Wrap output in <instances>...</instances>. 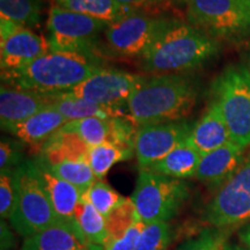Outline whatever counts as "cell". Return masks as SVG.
<instances>
[{
    "label": "cell",
    "instance_id": "cell-1",
    "mask_svg": "<svg viewBox=\"0 0 250 250\" xmlns=\"http://www.w3.org/2000/svg\"><path fill=\"white\" fill-rule=\"evenodd\" d=\"M219 51V41L192 24L168 19L160 35L140 59L143 70L148 73H186L203 66Z\"/></svg>",
    "mask_w": 250,
    "mask_h": 250
},
{
    "label": "cell",
    "instance_id": "cell-2",
    "mask_svg": "<svg viewBox=\"0 0 250 250\" xmlns=\"http://www.w3.org/2000/svg\"><path fill=\"white\" fill-rule=\"evenodd\" d=\"M105 62L96 55L56 51L37 58L19 70L1 72L2 83L43 95L66 93L104 68Z\"/></svg>",
    "mask_w": 250,
    "mask_h": 250
},
{
    "label": "cell",
    "instance_id": "cell-3",
    "mask_svg": "<svg viewBox=\"0 0 250 250\" xmlns=\"http://www.w3.org/2000/svg\"><path fill=\"white\" fill-rule=\"evenodd\" d=\"M197 96L195 81L187 74H153L132 94L127 114L137 127L184 121L195 107Z\"/></svg>",
    "mask_w": 250,
    "mask_h": 250
},
{
    "label": "cell",
    "instance_id": "cell-4",
    "mask_svg": "<svg viewBox=\"0 0 250 250\" xmlns=\"http://www.w3.org/2000/svg\"><path fill=\"white\" fill-rule=\"evenodd\" d=\"M17 201L9 223L24 237L45 229L61 219L54 210L34 160L23 161L14 169Z\"/></svg>",
    "mask_w": 250,
    "mask_h": 250
},
{
    "label": "cell",
    "instance_id": "cell-5",
    "mask_svg": "<svg viewBox=\"0 0 250 250\" xmlns=\"http://www.w3.org/2000/svg\"><path fill=\"white\" fill-rule=\"evenodd\" d=\"M214 100L229 131L230 139L243 148L250 146V71L232 65L215 80Z\"/></svg>",
    "mask_w": 250,
    "mask_h": 250
},
{
    "label": "cell",
    "instance_id": "cell-6",
    "mask_svg": "<svg viewBox=\"0 0 250 250\" xmlns=\"http://www.w3.org/2000/svg\"><path fill=\"white\" fill-rule=\"evenodd\" d=\"M189 193V187L183 180L171 179L148 169H139L131 199L144 223L151 224L174 218Z\"/></svg>",
    "mask_w": 250,
    "mask_h": 250
},
{
    "label": "cell",
    "instance_id": "cell-7",
    "mask_svg": "<svg viewBox=\"0 0 250 250\" xmlns=\"http://www.w3.org/2000/svg\"><path fill=\"white\" fill-rule=\"evenodd\" d=\"M187 19L217 41L237 42L250 35L246 0H187Z\"/></svg>",
    "mask_w": 250,
    "mask_h": 250
},
{
    "label": "cell",
    "instance_id": "cell-8",
    "mask_svg": "<svg viewBox=\"0 0 250 250\" xmlns=\"http://www.w3.org/2000/svg\"><path fill=\"white\" fill-rule=\"evenodd\" d=\"M108 26L104 21L52 5L46 20L48 41L51 50L56 51L79 52L101 57L100 36Z\"/></svg>",
    "mask_w": 250,
    "mask_h": 250
},
{
    "label": "cell",
    "instance_id": "cell-9",
    "mask_svg": "<svg viewBox=\"0 0 250 250\" xmlns=\"http://www.w3.org/2000/svg\"><path fill=\"white\" fill-rule=\"evenodd\" d=\"M205 221L214 228L246 225L250 221V155L240 169L218 189L205 210Z\"/></svg>",
    "mask_w": 250,
    "mask_h": 250
},
{
    "label": "cell",
    "instance_id": "cell-10",
    "mask_svg": "<svg viewBox=\"0 0 250 250\" xmlns=\"http://www.w3.org/2000/svg\"><path fill=\"white\" fill-rule=\"evenodd\" d=\"M168 19L154 18L142 11L110 23L104 30L108 48L123 57L142 58L160 35Z\"/></svg>",
    "mask_w": 250,
    "mask_h": 250
},
{
    "label": "cell",
    "instance_id": "cell-11",
    "mask_svg": "<svg viewBox=\"0 0 250 250\" xmlns=\"http://www.w3.org/2000/svg\"><path fill=\"white\" fill-rule=\"evenodd\" d=\"M146 78L147 76L104 67L66 93L104 107L126 108L132 94Z\"/></svg>",
    "mask_w": 250,
    "mask_h": 250
},
{
    "label": "cell",
    "instance_id": "cell-12",
    "mask_svg": "<svg viewBox=\"0 0 250 250\" xmlns=\"http://www.w3.org/2000/svg\"><path fill=\"white\" fill-rule=\"evenodd\" d=\"M51 51L46 37L30 28L0 19V67L1 72L19 70L27 66Z\"/></svg>",
    "mask_w": 250,
    "mask_h": 250
},
{
    "label": "cell",
    "instance_id": "cell-13",
    "mask_svg": "<svg viewBox=\"0 0 250 250\" xmlns=\"http://www.w3.org/2000/svg\"><path fill=\"white\" fill-rule=\"evenodd\" d=\"M193 123L188 121L167 122L139 126L134 138V155L139 169H145L169 154L189 138Z\"/></svg>",
    "mask_w": 250,
    "mask_h": 250
},
{
    "label": "cell",
    "instance_id": "cell-14",
    "mask_svg": "<svg viewBox=\"0 0 250 250\" xmlns=\"http://www.w3.org/2000/svg\"><path fill=\"white\" fill-rule=\"evenodd\" d=\"M134 125L130 117H88L67 122L62 129L78 134L89 147L111 143L133 148L138 130Z\"/></svg>",
    "mask_w": 250,
    "mask_h": 250
},
{
    "label": "cell",
    "instance_id": "cell-15",
    "mask_svg": "<svg viewBox=\"0 0 250 250\" xmlns=\"http://www.w3.org/2000/svg\"><path fill=\"white\" fill-rule=\"evenodd\" d=\"M51 105L49 95L30 92L1 83L0 87V124L8 132L28 118Z\"/></svg>",
    "mask_w": 250,
    "mask_h": 250
},
{
    "label": "cell",
    "instance_id": "cell-16",
    "mask_svg": "<svg viewBox=\"0 0 250 250\" xmlns=\"http://www.w3.org/2000/svg\"><path fill=\"white\" fill-rule=\"evenodd\" d=\"M245 152L246 148L230 140L226 145L202 156L195 177L208 186L220 188L243 165Z\"/></svg>",
    "mask_w": 250,
    "mask_h": 250
},
{
    "label": "cell",
    "instance_id": "cell-17",
    "mask_svg": "<svg viewBox=\"0 0 250 250\" xmlns=\"http://www.w3.org/2000/svg\"><path fill=\"white\" fill-rule=\"evenodd\" d=\"M20 250H89L76 221L59 220L41 232L24 237Z\"/></svg>",
    "mask_w": 250,
    "mask_h": 250
},
{
    "label": "cell",
    "instance_id": "cell-18",
    "mask_svg": "<svg viewBox=\"0 0 250 250\" xmlns=\"http://www.w3.org/2000/svg\"><path fill=\"white\" fill-rule=\"evenodd\" d=\"M188 139L202 156L232 140L220 107L215 100L208 104L202 117L193 123Z\"/></svg>",
    "mask_w": 250,
    "mask_h": 250
},
{
    "label": "cell",
    "instance_id": "cell-19",
    "mask_svg": "<svg viewBox=\"0 0 250 250\" xmlns=\"http://www.w3.org/2000/svg\"><path fill=\"white\" fill-rule=\"evenodd\" d=\"M67 122L61 112L52 105H49L22 123L12 127L8 132L17 137L21 143L35 148L39 153L46 140L51 138Z\"/></svg>",
    "mask_w": 250,
    "mask_h": 250
},
{
    "label": "cell",
    "instance_id": "cell-20",
    "mask_svg": "<svg viewBox=\"0 0 250 250\" xmlns=\"http://www.w3.org/2000/svg\"><path fill=\"white\" fill-rule=\"evenodd\" d=\"M35 161L39 167L41 180L58 218L61 220L76 221L74 218L83 193L78 188L52 173L40 158H36Z\"/></svg>",
    "mask_w": 250,
    "mask_h": 250
},
{
    "label": "cell",
    "instance_id": "cell-21",
    "mask_svg": "<svg viewBox=\"0 0 250 250\" xmlns=\"http://www.w3.org/2000/svg\"><path fill=\"white\" fill-rule=\"evenodd\" d=\"M89 146L79 136L70 131H57L37 153L45 164L56 165L64 161L87 160Z\"/></svg>",
    "mask_w": 250,
    "mask_h": 250
},
{
    "label": "cell",
    "instance_id": "cell-22",
    "mask_svg": "<svg viewBox=\"0 0 250 250\" xmlns=\"http://www.w3.org/2000/svg\"><path fill=\"white\" fill-rule=\"evenodd\" d=\"M201 159V153L193 147L189 139H187L164 159L145 169L165 175L171 179L186 180L195 177Z\"/></svg>",
    "mask_w": 250,
    "mask_h": 250
},
{
    "label": "cell",
    "instance_id": "cell-23",
    "mask_svg": "<svg viewBox=\"0 0 250 250\" xmlns=\"http://www.w3.org/2000/svg\"><path fill=\"white\" fill-rule=\"evenodd\" d=\"M49 96L51 99L52 107L61 112L68 122L83 120V118L88 117H129L127 109L95 104V103L88 102L86 100L76 98L68 93H61Z\"/></svg>",
    "mask_w": 250,
    "mask_h": 250
},
{
    "label": "cell",
    "instance_id": "cell-24",
    "mask_svg": "<svg viewBox=\"0 0 250 250\" xmlns=\"http://www.w3.org/2000/svg\"><path fill=\"white\" fill-rule=\"evenodd\" d=\"M54 5L76 13L104 21L108 24L117 22L122 19L140 11L126 6L116 0H52Z\"/></svg>",
    "mask_w": 250,
    "mask_h": 250
},
{
    "label": "cell",
    "instance_id": "cell-25",
    "mask_svg": "<svg viewBox=\"0 0 250 250\" xmlns=\"http://www.w3.org/2000/svg\"><path fill=\"white\" fill-rule=\"evenodd\" d=\"M74 219L89 250H103L108 240L107 219L83 198H81Z\"/></svg>",
    "mask_w": 250,
    "mask_h": 250
},
{
    "label": "cell",
    "instance_id": "cell-26",
    "mask_svg": "<svg viewBox=\"0 0 250 250\" xmlns=\"http://www.w3.org/2000/svg\"><path fill=\"white\" fill-rule=\"evenodd\" d=\"M134 154V149L117 144L105 143L89 148L87 161L98 180H102L109 170L118 162L129 160Z\"/></svg>",
    "mask_w": 250,
    "mask_h": 250
},
{
    "label": "cell",
    "instance_id": "cell-27",
    "mask_svg": "<svg viewBox=\"0 0 250 250\" xmlns=\"http://www.w3.org/2000/svg\"><path fill=\"white\" fill-rule=\"evenodd\" d=\"M42 0H0V19L26 28L39 27Z\"/></svg>",
    "mask_w": 250,
    "mask_h": 250
},
{
    "label": "cell",
    "instance_id": "cell-28",
    "mask_svg": "<svg viewBox=\"0 0 250 250\" xmlns=\"http://www.w3.org/2000/svg\"><path fill=\"white\" fill-rule=\"evenodd\" d=\"M45 166L55 175H57L58 177H61V179L66 181V182L71 183L72 186L78 188L83 195L98 180L87 160L64 161L56 165L45 164Z\"/></svg>",
    "mask_w": 250,
    "mask_h": 250
},
{
    "label": "cell",
    "instance_id": "cell-29",
    "mask_svg": "<svg viewBox=\"0 0 250 250\" xmlns=\"http://www.w3.org/2000/svg\"><path fill=\"white\" fill-rule=\"evenodd\" d=\"M83 198L89 202L105 219L125 201V197L121 196L114 188L102 180H96L83 193Z\"/></svg>",
    "mask_w": 250,
    "mask_h": 250
},
{
    "label": "cell",
    "instance_id": "cell-30",
    "mask_svg": "<svg viewBox=\"0 0 250 250\" xmlns=\"http://www.w3.org/2000/svg\"><path fill=\"white\" fill-rule=\"evenodd\" d=\"M139 220H142V218L137 212V208L131 197L125 198V201L121 205H118L107 218V242L123 236Z\"/></svg>",
    "mask_w": 250,
    "mask_h": 250
},
{
    "label": "cell",
    "instance_id": "cell-31",
    "mask_svg": "<svg viewBox=\"0 0 250 250\" xmlns=\"http://www.w3.org/2000/svg\"><path fill=\"white\" fill-rule=\"evenodd\" d=\"M170 243V226L168 221L146 224L136 250H167Z\"/></svg>",
    "mask_w": 250,
    "mask_h": 250
},
{
    "label": "cell",
    "instance_id": "cell-32",
    "mask_svg": "<svg viewBox=\"0 0 250 250\" xmlns=\"http://www.w3.org/2000/svg\"><path fill=\"white\" fill-rule=\"evenodd\" d=\"M228 234L226 229L210 228L205 229L198 236L183 243L177 250H225Z\"/></svg>",
    "mask_w": 250,
    "mask_h": 250
},
{
    "label": "cell",
    "instance_id": "cell-33",
    "mask_svg": "<svg viewBox=\"0 0 250 250\" xmlns=\"http://www.w3.org/2000/svg\"><path fill=\"white\" fill-rule=\"evenodd\" d=\"M17 201V184L14 169L2 170L0 175V215L1 219L12 217Z\"/></svg>",
    "mask_w": 250,
    "mask_h": 250
},
{
    "label": "cell",
    "instance_id": "cell-34",
    "mask_svg": "<svg viewBox=\"0 0 250 250\" xmlns=\"http://www.w3.org/2000/svg\"><path fill=\"white\" fill-rule=\"evenodd\" d=\"M145 226L146 224L143 220H139L123 236L105 243L103 250H136Z\"/></svg>",
    "mask_w": 250,
    "mask_h": 250
},
{
    "label": "cell",
    "instance_id": "cell-35",
    "mask_svg": "<svg viewBox=\"0 0 250 250\" xmlns=\"http://www.w3.org/2000/svg\"><path fill=\"white\" fill-rule=\"evenodd\" d=\"M21 160L20 148L17 143L8 138H2L0 143V169L13 170L22 162Z\"/></svg>",
    "mask_w": 250,
    "mask_h": 250
},
{
    "label": "cell",
    "instance_id": "cell-36",
    "mask_svg": "<svg viewBox=\"0 0 250 250\" xmlns=\"http://www.w3.org/2000/svg\"><path fill=\"white\" fill-rule=\"evenodd\" d=\"M116 1L121 2V4H123V5L131 6V7L140 9V11L145 7H147L149 4H152L149 0H116Z\"/></svg>",
    "mask_w": 250,
    "mask_h": 250
},
{
    "label": "cell",
    "instance_id": "cell-37",
    "mask_svg": "<svg viewBox=\"0 0 250 250\" xmlns=\"http://www.w3.org/2000/svg\"><path fill=\"white\" fill-rule=\"evenodd\" d=\"M239 237L243 245L248 248V250H250V221L249 223H247L245 226L242 227V229L240 230Z\"/></svg>",
    "mask_w": 250,
    "mask_h": 250
},
{
    "label": "cell",
    "instance_id": "cell-38",
    "mask_svg": "<svg viewBox=\"0 0 250 250\" xmlns=\"http://www.w3.org/2000/svg\"><path fill=\"white\" fill-rule=\"evenodd\" d=\"M225 250H243L241 247H237V246H234V245H227L226 248Z\"/></svg>",
    "mask_w": 250,
    "mask_h": 250
},
{
    "label": "cell",
    "instance_id": "cell-39",
    "mask_svg": "<svg viewBox=\"0 0 250 250\" xmlns=\"http://www.w3.org/2000/svg\"><path fill=\"white\" fill-rule=\"evenodd\" d=\"M149 1H151L152 4H154V2L162 1V0H149ZM171 1H176V2H184V4H187V0H171Z\"/></svg>",
    "mask_w": 250,
    "mask_h": 250
},
{
    "label": "cell",
    "instance_id": "cell-40",
    "mask_svg": "<svg viewBox=\"0 0 250 250\" xmlns=\"http://www.w3.org/2000/svg\"><path fill=\"white\" fill-rule=\"evenodd\" d=\"M246 1H247V7H248L249 15H250V0H246Z\"/></svg>",
    "mask_w": 250,
    "mask_h": 250
},
{
    "label": "cell",
    "instance_id": "cell-41",
    "mask_svg": "<svg viewBox=\"0 0 250 250\" xmlns=\"http://www.w3.org/2000/svg\"><path fill=\"white\" fill-rule=\"evenodd\" d=\"M249 71H250V57H249Z\"/></svg>",
    "mask_w": 250,
    "mask_h": 250
}]
</instances>
